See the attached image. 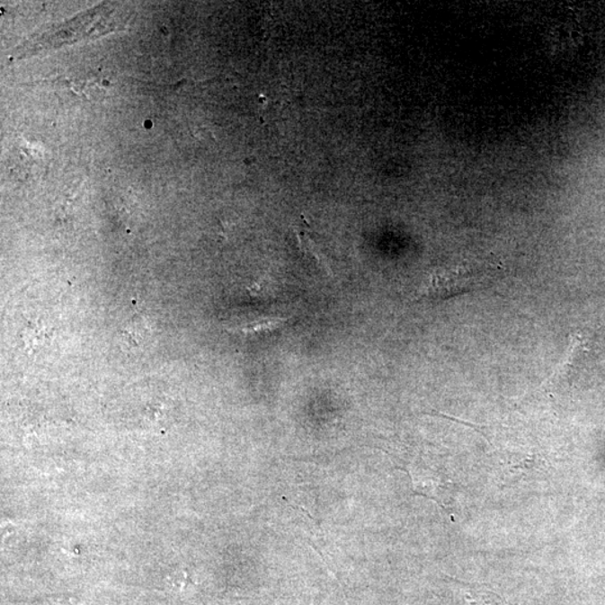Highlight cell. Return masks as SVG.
I'll list each match as a JSON object with an SVG mask.
<instances>
[{
    "label": "cell",
    "mask_w": 605,
    "mask_h": 605,
    "mask_svg": "<svg viewBox=\"0 0 605 605\" xmlns=\"http://www.w3.org/2000/svg\"><path fill=\"white\" fill-rule=\"evenodd\" d=\"M484 268L473 265H459L452 270L436 271L431 274L426 283L418 292V298L429 301H445L459 294L470 292L484 284L485 277Z\"/></svg>",
    "instance_id": "6da1fadb"
},
{
    "label": "cell",
    "mask_w": 605,
    "mask_h": 605,
    "mask_svg": "<svg viewBox=\"0 0 605 605\" xmlns=\"http://www.w3.org/2000/svg\"><path fill=\"white\" fill-rule=\"evenodd\" d=\"M298 240L299 244H301V247L305 250V252L311 254V256L314 258V261H316L318 265H320L323 270H325L326 274L331 276L334 275V272H332L331 270L330 262L327 261L325 254H322L321 250L317 248V245L313 243V240L307 238V236L304 235H298Z\"/></svg>",
    "instance_id": "7a4b0ae2"
}]
</instances>
